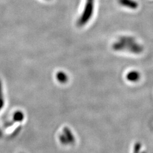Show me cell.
Masks as SVG:
<instances>
[{
  "label": "cell",
  "mask_w": 153,
  "mask_h": 153,
  "mask_svg": "<svg viewBox=\"0 0 153 153\" xmlns=\"http://www.w3.org/2000/svg\"><path fill=\"white\" fill-rule=\"evenodd\" d=\"M119 2L121 5L131 9H137L138 6L137 2L134 0H119Z\"/></svg>",
  "instance_id": "obj_2"
},
{
  "label": "cell",
  "mask_w": 153,
  "mask_h": 153,
  "mask_svg": "<svg viewBox=\"0 0 153 153\" xmlns=\"http://www.w3.org/2000/svg\"><path fill=\"white\" fill-rule=\"evenodd\" d=\"M2 131H1V129H0V138L1 137V136H2Z\"/></svg>",
  "instance_id": "obj_11"
},
{
  "label": "cell",
  "mask_w": 153,
  "mask_h": 153,
  "mask_svg": "<svg viewBox=\"0 0 153 153\" xmlns=\"http://www.w3.org/2000/svg\"><path fill=\"white\" fill-rule=\"evenodd\" d=\"M24 114L21 111H16L13 115V120L15 122H21L24 119Z\"/></svg>",
  "instance_id": "obj_6"
},
{
  "label": "cell",
  "mask_w": 153,
  "mask_h": 153,
  "mask_svg": "<svg viewBox=\"0 0 153 153\" xmlns=\"http://www.w3.org/2000/svg\"><path fill=\"white\" fill-rule=\"evenodd\" d=\"M140 149H141V145L139 143H137L136 144L135 147H134V153H139Z\"/></svg>",
  "instance_id": "obj_8"
},
{
  "label": "cell",
  "mask_w": 153,
  "mask_h": 153,
  "mask_svg": "<svg viewBox=\"0 0 153 153\" xmlns=\"http://www.w3.org/2000/svg\"><path fill=\"white\" fill-rule=\"evenodd\" d=\"M94 0H87L82 16L78 22L79 26L85 25L91 18L94 11Z\"/></svg>",
  "instance_id": "obj_1"
},
{
  "label": "cell",
  "mask_w": 153,
  "mask_h": 153,
  "mask_svg": "<svg viewBox=\"0 0 153 153\" xmlns=\"http://www.w3.org/2000/svg\"><path fill=\"white\" fill-rule=\"evenodd\" d=\"M140 74L137 71H131L126 75V79L131 82H137L140 78Z\"/></svg>",
  "instance_id": "obj_3"
},
{
  "label": "cell",
  "mask_w": 153,
  "mask_h": 153,
  "mask_svg": "<svg viewBox=\"0 0 153 153\" xmlns=\"http://www.w3.org/2000/svg\"><path fill=\"white\" fill-rule=\"evenodd\" d=\"M3 98V93H2V83L0 80V99Z\"/></svg>",
  "instance_id": "obj_10"
},
{
  "label": "cell",
  "mask_w": 153,
  "mask_h": 153,
  "mask_svg": "<svg viewBox=\"0 0 153 153\" xmlns=\"http://www.w3.org/2000/svg\"><path fill=\"white\" fill-rule=\"evenodd\" d=\"M64 135L67 138L69 143H72L74 142V140H75L74 137L69 128H65L64 129Z\"/></svg>",
  "instance_id": "obj_5"
},
{
  "label": "cell",
  "mask_w": 153,
  "mask_h": 153,
  "mask_svg": "<svg viewBox=\"0 0 153 153\" xmlns=\"http://www.w3.org/2000/svg\"><path fill=\"white\" fill-rule=\"evenodd\" d=\"M56 78L59 82L61 83H65L68 81V78L67 75L63 71H59L56 74Z\"/></svg>",
  "instance_id": "obj_4"
},
{
  "label": "cell",
  "mask_w": 153,
  "mask_h": 153,
  "mask_svg": "<svg viewBox=\"0 0 153 153\" xmlns=\"http://www.w3.org/2000/svg\"><path fill=\"white\" fill-rule=\"evenodd\" d=\"M4 106V98L0 99V111Z\"/></svg>",
  "instance_id": "obj_9"
},
{
  "label": "cell",
  "mask_w": 153,
  "mask_h": 153,
  "mask_svg": "<svg viewBox=\"0 0 153 153\" xmlns=\"http://www.w3.org/2000/svg\"><path fill=\"white\" fill-rule=\"evenodd\" d=\"M60 141L63 144H68L69 143L68 141V140L67 138H66L64 134H62V135H61L60 137Z\"/></svg>",
  "instance_id": "obj_7"
}]
</instances>
